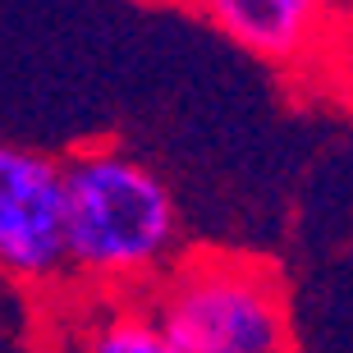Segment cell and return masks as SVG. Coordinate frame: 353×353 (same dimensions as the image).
<instances>
[{
    "label": "cell",
    "instance_id": "7",
    "mask_svg": "<svg viewBox=\"0 0 353 353\" xmlns=\"http://www.w3.org/2000/svg\"><path fill=\"white\" fill-rule=\"evenodd\" d=\"M289 353H299V349H289Z\"/></svg>",
    "mask_w": 353,
    "mask_h": 353
},
{
    "label": "cell",
    "instance_id": "2",
    "mask_svg": "<svg viewBox=\"0 0 353 353\" xmlns=\"http://www.w3.org/2000/svg\"><path fill=\"white\" fill-rule=\"evenodd\" d=\"M143 303L174 353L294 349L285 275L252 252L188 248Z\"/></svg>",
    "mask_w": 353,
    "mask_h": 353
},
{
    "label": "cell",
    "instance_id": "3",
    "mask_svg": "<svg viewBox=\"0 0 353 353\" xmlns=\"http://www.w3.org/2000/svg\"><path fill=\"white\" fill-rule=\"evenodd\" d=\"M0 280L37 294L69 289L65 161L0 143Z\"/></svg>",
    "mask_w": 353,
    "mask_h": 353
},
{
    "label": "cell",
    "instance_id": "1",
    "mask_svg": "<svg viewBox=\"0 0 353 353\" xmlns=\"http://www.w3.org/2000/svg\"><path fill=\"white\" fill-rule=\"evenodd\" d=\"M179 257V202L147 161L119 147H83L65 161L69 289L147 299Z\"/></svg>",
    "mask_w": 353,
    "mask_h": 353
},
{
    "label": "cell",
    "instance_id": "4",
    "mask_svg": "<svg viewBox=\"0 0 353 353\" xmlns=\"http://www.w3.org/2000/svg\"><path fill=\"white\" fill-rule=\"evenodd\" d=\"M202 19L266 65L326 55L340 28V0H193Z\"/></svg>",
    "mask_w": 353,
    "mask_h": 353
},
{
    "label": "cell",
    "instance_id": "6",
    "mask_svg": "<svg viewBox=\"0 0 353 353\" xmlns=\"http://www.w3.org/2000/svg\"><path fill=\"white\" fill-rule=\"evenodd\" d=\"M326 55H335V69H340V83H344V88H353V19H349V23L340 19V28H335V37H330Z\"/></svg>",
    "mask_w": 353,
    "mask_h": 353
},
{
    "label": "cell",
    "instance_id": "5",
    "mask_svg": "<svg viewBox=\"0 0 353 353\" xmlns=\"http://www.w3.org/2000/svg\"><path fill=\"white\" fill-rule=\"evenodd\" d=\"M46 353H174L143 299H101L60 289Z\"/></svg>",
    "mask_w": 353,
    "mask_h": 353
}]
</instances>
